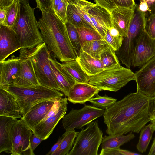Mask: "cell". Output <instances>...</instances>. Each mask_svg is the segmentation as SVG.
Listing matches in <instances>:
<instances>
[{
  "label": "cell",
  "mask_w": 155,
  "mask_h": 155,
  "mask_svg": "<svg viewBox=\"0 0 155 155\" xmlns=\"http://www.w3.org/2000/svg\"><path fill=\"white\" fill-rule=\"evenodd\" d=\"M149 97L137 91L116 101L105 110L103 115L108 135L138 133L150 121Z\"/></svg>",
  "instance_id": "1"
},
{
  "label": "cell",
  "mask_w": 155,
  "mask_h": 155,
  "mask_svg": "<svg viewBox=\"0 0 155 155\" xmlns=\"http://www.w3.org/2000/svg\"><path fill=\"white\" fill-rule=\"evenodd\" d=\"M41 12L38 25L49 50L62 62L76 60L78 54L70 41L65 22L51 8Z\"/></svg>",
  "instance_id": "2"
},
{
  "label": "cell",
  "mask_w": 155,
  "mask_h": 155,
  "mask_svg": "<svg viewBox=\"0 0 155 155\" xmlns=\"http://www.w3.org/2000/svg\"><path fill=\"white\" fill-rule=\"evenodd\" d=\"M20 8L12 27L21 48L32 49L44 42L34 15L35 8L28 0H19Z\"/></svg>",
  "instance_id": "3"
},
{
  "label": "cell",
  "mask_w": 155,
  "mask_h": 155,
  "mask_svg": "<svg viewBox=\"0 0 155 155\" xmlns=\"http://www.w3.org/2000/svg\"><path fill=\"white\" fill-rule=\"evenodd\" d=\"M15 98L24 117L36 104L46 100L62 97L63 94L59 91L40 84L22 86L11 84L3 88Z\"/></svg>",
  "instance_id": "4"
},
{
  "label": "cell",
  "mask_w": 155,
  "mask_h": 155,
  "mask_svg": "<svg viewBox=\"0 0 155 155\" xmlns=\"http://www.w3.org/2000/svg\"><path fill=\"white\" fill-rule=\"evenodd\" d=\"M133 80H135L134 73L120 63L90 77L89 83L101 91L116 92Z\"/></svg>",
  "instance_id": "5"
},
{
  "label": "cell",
  "mask_w": 155,
  "mask_h": 155,
  "mask_svg": "<svg viewBox=\"0 0 155 155\" xmlns=\"http://www.w3.org/2000/svg\"><path fill=\"white\" fill-rule=\"evenodd\" d=\"M35 72L40 85L61 91L51 67L50 51L44 42L30 49Z\"/></svg>",
  "instance_id": "6"
},
{
  "label": "cell",
  "mask_w": 155,
  "mask_h": 155,
  "mask_svg": "<svg viewBox=\"0 0 155 155\" xmlns=\"http://www.w3.org/2000/svg\"><path fill=\"white\" fill-rule=\"evenodd\" d=\"M103 135L98 121L91 122L78 132L68 155H97Z\"/></svg>",
  "instance_id": "7"
},
{
  "label": "cell",
  "mask_w": 155,
  "mask_h": 155,
  "mask_svg": "<svg viewBox=\"0 0 155 155\" xmlns=\"http://www.w3.org/2000/svg\"><path fill=\"white\" fill-rule=\"evenodd\" d=\"M146 21L142 16L135 15L131 21L126 37H123L121 47L116 54L118 59L126 68L132 66L134 50L139 38L146 28Z\"/></svg>",
  "instance_id": "8"
},
{
  "label": "cell",
  "mask_w": 155,
  "mask_h": 155,
  "mask_svg": "<svg viewBox=\"0 0 155 155\" xmlns=\"http://www.w3.org/2000/svg\"><path fill=\"white\" fill-rule=\"evenodd\" d=\"M105 110L94 106L85 105L79 109H72L62 118L63 126L66 130L81 129L103 115Z\"/></svg>",
  "instance_id": "9"
},
{
  "label": "cell",
  "mask_w": 155,
  "mask_h": 155,
  "mask_svg": "<svg viewBox=\"0 0 155 155\" xmlns=\"http://www.w3.org/2000/svg\"><path fill=\"white\" fill-rule=\"evenodd\" d=\"M33 134L31 129L23 118L13 125L10 136L12 144L11 155H34L31 148L30 139Z\"/></svg>",
  "instance_id": "10"
},
{
  "label": "cell",
  "mask_w": 155,
  "mask_h": 155,
  "mask_svg": "<svg viewBox=\"0 0 155 155\" xmlns=\"http://www.w3.org/2000/svg\"><path fill=\"white\" fill-rule=\"evenodd\" d=\"M134 74L137 91L149 97L155 96V56Z\"/></svg>",
  "instance_id": "11"
},
{
  "label": "cell",
  "mask_w": 155,
  "mask_h": 155,
  "mask_svg": "<svg viewBox=\"0 0 155 155\" xmlns=\"http://www.w3.org/2000/svg\"><path fill=\"white\" fill-rule=\"evenodd\" d=\"M68 99L62 98L60 106L49 116L42 120L32 129L33 133L44 140L48 138L67 110Z\"/></svg>",
  "instance_id": "12"
},
{
  "label": "cell",
  "mask_w": 155,
  "mask_h": 155,
  "mask_svg": "<svg viewBox=\"0 0 155 155\" xmlns=\"http://www.w3.org/2000/svg\"><path fill=\"white\" fill-rule=\"evenodd\" d=\"M155 56V39L149 35L145 28L135 48L132 66L141 67Z\"/></svg>",
  "instance_id": "13"
},
{
  "label": "cell",
  "mask_w": 155,
  "mask_h": 155,
  "mask_svg": "<svg viewBox=\"0 0 155 155\" xmlns=\"http://www.w3.org/2000/svg\"><path fill=\"white\" fill-rule=\"evenodd\" d=\"M19 57L20 72L15 83L14 84L22 86L40 84L35 72L30 49H20Z\"/></svg>",
  "instance_id": "14"
},
{
  "label": "cell",
  "mask_w": 155,
  "mask_h": 155,
  "mask_svg": "<svg viewBox=\"0 0 155 155\" xmlns=\"http://www.w3.org/2000/svg\"><path fill=\"white\" fill-rule=\"evenodd\" d=\"M21 48L15 33L12 28L0 25V61Z\"/></svg>",
  "instance_id": "15"
},
{
  "label": "cell",
  "mask_w": 155,
  "mask_h": 155,
  "mask_svg": "<svg viewBox=\"0 0 155 155\" xmlns=\"http://www.w3.org/2000/svg\"><path fill=\"white\" fill-rule=\"evenodd\" d=\"M20 72L19 58L13 55L0 61V88L15 84Z\"/></svg>",
  "instance_id": "16"
},
{
  "label": "cell",
  "mask_w": 155,
  "mask_h": 155,
  "mask_svg": "<svg viewBox=\"0 0 155 155\" xmlns=\"http://www.w3.org/2000/svg\"><path fill=\"white\" fill-rule=\"evenodd\" d=\"M88 14L95 30L104 38L107 30L113 26L110 13L94 4L89 10Z\"/></svg>",
  "instance_id": "17"
},
{
  "label": "cell",
  "mask_w": 155,
  "mask_h": 155,
  "mask_svg": "<svg viewBox=\"0 0 155 155\" xmlns=\"http://www.w3.org/2000/svg\"><path fill=\"white\" fill-rule=\"evenodd\" d=\"M101 90L89 83H76L70 89L68 100L74 104H84Z\"/></svg>",
  "instance_id": "18"
},
{
  "label": "cell",
  "mask_w": 155,
  "mask_h": 155,
  "mask_svg": "<svg viewBox=\"0 0 155 155\" xmlns=\"http://www.w3.org/2000/svg\"><path fill=\"white\" fill-rule=\"evenodd\" d=\"M117 7L110 12L113 26L123 37L127 36L129 25L136 7Z\"/></svg>",
  "instance_id": "19"
},
{
  "label": "cell",
  "mask_w": 155,
  "mask_h": 155,
  "mask_svg": "<svg viewBox=\"0 0 155 155\" xmlns=\"http://www.w3.org/2000/svg\"><path fill=\"white\" fill-rule=\"evenodd\" d=\"M61 97L46 100L36 104L31 108L23 118L32 129L34 126L44 118L55 102Z\"/></svg>",
  "instance_id": "20"
},
{
  "label": "cell",
  "mask_w": 155,
  "mask_h": 155,
  "mask_svg": "<svg viewBox=\"0 0 155 155\" xmlns=\"http://www.w3.org/2000/svg\"><path fill=\"white\" fill-rule=\"evenodd\" d=\"M0 116L23 118L21 109L15 98L2 88H0Z\"/></svg>",
  "instance_id": "21"
},
{
  "label": "cell",
  "mask_w": 155,
  "mask_h": 155,
  "mask_svg": "<svg viewBox=\"0 0 155 155\" xmlns=\"http://www.w3.org/2000/svg\"><path fill=\"white\" fill-rule=\"evenodd\" d=\"M50 64L58 84L65 96L71 87L77 82L55 58H49Z\"/></svg>",
  "instance_id": "22"
},
{
  "label": "cell",
  "mask_w": 155,
  "mask_h": 155,
  "mask_svg": "<svg viewBox=\"0 0 155 155\" xmlns=\"http://www.w3.org/2000/svg\"><path fill=\"white\" fill-rule=\"evenodd\" d=\"M18 120L17 118L0 116V153L12 152L10 133L13 125Z\"/></svg>",
  "instance_id": "23"
},
{
  "label": "cell",
  "mask_w": 155,
  "mask_h": 155,
  "mask_svg": "<svg viewBox=\"0 0 155 155\" xmlns=\"http://www.w3.org/2000/svg\"><path fill=\"white\" fill-rule=\"evenodd\" d=\"M76 60L83 70L89 77L94 75L104 69L99 59L92 57L81 49Z\"/></svg>",
  "instance_id": "24"
},
{
  "label": "cell",
  "mask_w": 155,
  "mask_h": 155,
  "mask_svg": "<svg viewBox=\"0 0 155 155\" xmlns=\"http://www.w3.org/2000/svg\"><path fill=\"white\" fill-rule=\"evenodd\" d=\"M134 135L130 132L126 135H109L103 137L101 142L102 150H109L120 148V147L133 139Z\"/></svg>",
  "instance_id": "25"
},
{
  "label": "cell",
  "mask_w": 155,
  "mask_h": 155,
  "mask_svg": "<svg viewBox=\"0 0 155 155\" xmlns=\"http://www.w3.org/2000/svg\"><path fill=\"white\" fill-rule=\"evenodd\" d=\"M61 64L77 83H89L90 77L76 60L63 62Z\"/></svg>",
  "instance_id": "26"
},
{
  "label": "cell",
  "mask_w": 155,
  "mask_h": 155,
  "mask_svg": "<svg viewBox=\"0 0 155 155\" xmlns=\"http://www.w3.org/2000/svg\"><path fill=\"white\" fill-rule=\"evenodd\" d=\"M109 46L103 39L85 41L81 45V49L92 57L99 59L102 52Z\"/></svg>",
  "instance_id": "27"
},
{
  "label": "cell",
  "mask_w": 155,
  "mask_h": 155,
  "mask_svg": "<svg viewBox=\"0 0 155 155\" xmlns=\"http://www.w3.org/2000/svg\"><path fill=\"white\" fill-rule=\"evenodd\" d=\"M66 21L71 23L77 28L86 27L94 29L82 18L75 5L69 0L67 9Z\"/></svg>",
  "instance_id": "28"
},
{
  "label": "cell",
  "mask_w": 155,
  "mask_h": 155,
  "mask_svg": "<svg viewBox=\"0 0 155 155\" xmlns=\"http://www.w3.org/2000/svg\"><path fill=\"white\" fill-rule=\"evenodd\" d=\"M78 132L74 129L66 130L64 137L59 147L51 155H68L73 147Z\"/></svg>",
  "instance_id": "29"
},
{
  "label": "cell",
  "mask_w": 155,
  "mask_h": 155,
  "mask_svg": "<svg viewBox=\"0 0 155 155\" xmlns=\"http://www.w3.org/2000/svg\"><path fill=\"white\" fill-rule=\"evenodd\" d=\"M155 131V128L151 123L142 128L136 146L139 152L141 153L146 152Z\"/></svg>",
  "instance_id": "30"
},
{
  "label": "cell",
  "mask_w": 155,
  "mask_h": 155,
  "mask_svg": "<svg viewBox=\"0 0 155 155\" xmlns=\"http://www.w3.org/2000/svg\"><path fill=\"white\" fill-rule=\"evenodd\" d=\"M103 38L116 51L119 50L121 46L123 37L117 29L113 26L107 30Z\"/></svg>",
  "instance_id": "31"
},
{
  "label": "cell",
  "mask_w": 155,
  "mask_h": 155,
  "mask_svg": "<svg viewBox=\"0 0 155 155\" xmlns=\"http://www.w3.org/2000/svg\"><path fill=\"white\" fill-rule=\"evenodd\" d=\"M20 8L19 0H15L8 7L5 8L6 16L2 25L12 28L15 24L17 17L18 12Z\"/></svg>",
  "instance_id": "32"
},
{
  "label": "cell",
  "mask_w": 155,
  "mask_h": 155,
  "mask_svg": "<svg viewBox=\"0 0 155 155\" xmlns=\"http://www.w3.org/2000/svg\"><path fill=\"white\" fill-rule=\"evenodd\" d=\"M115 51L110 46L100 54L99 59L103 65L104 69L120 64Z\"/></svg>",
  "instance_id": "33"
},
{
  "label": "cell",
  "mask_w": 155,
  "mask_h": 155,
  "mask_svg": "<svg viewBox=\"0 0 155 155\" xmlns=\"http://www.w3.org/2000/svg\"><path fill=\"white\" fill-rule=\"evenodd\" d=\"M74 3L84 19L94 29H95L89 17L88 11L94 4L86 0H69Z\"/></svg>",
  "instance_id": "34"
},
{
  "label": "cell",
  "mask_w": 155,
  "mask_h": 155,
  "mask_svg": "<svg viewBox=\"0 0 155 155\" xmlns=\"http://www.w3.org/2000/svg\"><path fill=\"white\" fill-rule=\"evenodd\" d=\"M81 45L86 41L103 39V38L96 30L86 27L77 28Z\"/></svg>",
  "instance_id": "35"
},
{
  "label": "cell",
  "mask_w": 155,
  "mask_h": 155,
  "mask_svg": "<svg viewBox=\"0 0 155 155\" xmlns=\"http://www.w3.org/2000/svg\"><path fill=\"white\" fill-rule=\"evenodd\" d=\"M65 23L70 41L78 54L81 49V45L77 28L68 22Z\"/></svg>",
  "instance_id": "36"
},
{
  "label": "cell",
  "mask_w": 155,
  "mask_h": 155,
  "mask_svg": "<svg viewBox=\"0 0 155 155\" xmlns=\"http://www.w3.org/2000/svg\"><path fill=\"white\" fill-rule=\"evenodd\" d=\"M116 101V99L106 95L101 96L97 94L89 101L94 106L105 109L114 104Z\"/></svg>",
  "instance_id": "37"
},
{
  "label": "cell",
  "mask_w": 155,
  "mask_h": 155,
  "mask_svg": "<svg viewBox=\"0 0 155 155\" xmlns=\"http://www.w3.org/2000/svg\"><path fill=\"white\" fill-rule=\"evenodd\" d=\"M100 155H138L136 153L120 148L109 150H101Z\"/></svg>",
  "instance_id": "38"
},
{
  "label": "cell",
  "mask_w": 155,
  "mask_h": 155,
  "mask_svg": "<svg viewBox=\"0 0 155 155\" xmlns=\"http://www.w3.org/2000/svg\"><path fill=\"white\" fill-rule=\"evenodd\" d=\"M68 0H62L54 11L57 15L64 22L66 21V14Z\"/></svg>",
  "instance_id": "39"
},
{
  "label": "cell",
  "mask_w": 155,
  "mask_h": 155,
  "mask_svg": "<svg viewBox=\"0 0 155 155\" xmlns=\"http://www.w3.org/2000/svg\"><path fill=\"white\" fill-rule=\"evenodd\" d=\"M146 29L149 35L155 39V14L150 15L147 19Z\"/></svg>",
  "instance_id": "40"
},
{
  "label": "cell",
  "mask_w": 155,
  "mask_h": 155,
  "mask_svg": "<svg viewBox=\"0 0 155 155\" xmlns=\"http://www.w3.org/2000/svg\"><path fill=\"white\" fill-rule=\"evenodd\" d=\"M96 4L109 11L110 13L117 7L114 0H94Z\"/></svg>",
  "instance_id": "41"
},
{
  "label": "cell",
  "mask_w": 155,
  "mask_h": 155,
  "mask_svg": "<svg viewBox=\"0 0 155 155\" xmlns=\"http://www.w3.org/2000/svg\"><path fill=\"white\" fill-rule=\"evenodd\" d=\"M114 1L117 7L132 8L137 4L134 0H114Z\"/></svg>",
  "instance_id": "42"
},
{
  "label": "cell",
  "mask_w": 155,
  "mask_h": 155,
  "mask_svg": "<svg viewBox=\"0 0 155 155\" xmlns=\"http://www.w3.org/2000/svg\"><path fill=\"white\" fill-rule=\"evenodd\" d=\"M37 8L41 11L46 9L51 8L52 0H35Z\"/></svg>",
  "instance_id": "43"
},
{
  "label": "cell",
  "mask_w": 155,
  "mask_h": 155,
  "mask_svg": "<svg viewBox=\"0 0 155 155\" xmlns=\"http://www.w3.org/2000/svg\"><path fill=\"white\" fill-rule=\"evenodd\" d=\"M149 115L151 120L155 119V96L149 97Z\"/></svg>",
  "instance_id": "44"
},
{
  "label": "cell",
  "mask_w": 155,
  "mask_h": 155,
  "mask_svg": "<svg viewBox=\"0 0 155 155\" xmlns=\"http://www.w3.org/2000/svg\"><path fill=\"white\" fill-rule=\"evenodd\" d=\"M43 140L33 133L30 139L31 148L32 152H34L35 149Z\"/></svg>",
  "instance_id": "45"
},
{
  "label": "cell",
  "mask_w": 155,
  "mask_h": 155,
  "mask_svg": "<svg viewBox=\"0 0 155 155\" xmlns=\"http://www.w3.org/2000/svg\"><path fill=\"white\" fill-rule=\"evenodd\" d=\"M64 137V135L63 134L62 136L58 139L57 141L53 146L50 150L46 154V155H51L55 151L60 145Z\"/></svg>",
  "instance_id": "46"
},
{
  "label": "cell",
  "mask_w": 155,
  "mask_h": 155,
  "mask_svg": "<svg viewBox=\"0 0 155 155\" xmlns=\"http://www.w3.org/2000/svg\"><path fill=\"white\" fill-rule=\"evenodd\" d=\"M146 3L148 7V12L150 15L155 14V0H147Z\"/></svg>",
  "instance_id": "47"
},
{
  "label": "cell",
  "mask_w": 155,
  "mask_h": 155,
  "mask_svg": "<svg viewBox=\"0 0 155 155\" xmlns=\"http://www.w3.org/2000/svg\"><path fill=\"white\" fill-rule=\"evenodd\" d=\"M138 8L140 11L145 12L149 10L147 4L144 0H140V3L138 6Z\"/></svg>",
  "instance_id": "48"
},
{
  "label": "cell",
  "mask_w": 155,
  "mask_h": 155,
  "mask_svg": "<svg viewBox=\"0 0 155 155\" xmlns=\"http://www.w3.org/2000/svg\"><path fill=\"white\" fill-rule=\"evenodd\" d=\"M14 1L15 0H0V9L6 8Z\"/></svg>",
  "instance_id": "49"
},
{
  "label": "cell",
  "mask_w": 155,
  "mask_h": 155,
  "mask_svg": "<svg viewBox=\"0 0 155 155\" xmlns=\"http://www.w3.org/2000/svg\"><path fill=\"white\" fill-rule=\"evenodd\" d=\"M6 16L5 8L0 9V25H2L4 22Z\"/></svg>",
  "instance_id": "50"
},
{
  "label": "cell",
  "mask_w": 155,
  "mask_h": 155,
  "mask_svg": "<svg viewBox=\"0 0 155 155\" xmlns=\"http://www.w3.org/2000/svg\"><path fill=\"white\" fill-rule=\"evenodd\" d=\"M148 155H155V138H154L151 148L150 149Z\"/></svg>",
  "instance_id": "51"
},
{
  "label": "cell",
  "mask_w": 155,
  "mask_h": 155,
  "mask_svg": "<svg viewBox=\"0 0 155 155\" xmlns=\"http://www.w3.org/2000/svg\"><path fill=\"white\" fill-rule=\"evenodd\" d=\"M151 123H152L155 128V119L150 120Z\"/></svg>",
  "instance_id": "52"
},
{
  "label": "cell",
  "mask_w": 155,
  "mask_h": 155,
  "mask_svg": "<svg viewBox=\"0 0 155 155\" xmlns=\"http://www.w3.org/2000/svg\"><path fill=\"white\" fill-rule=\"evenodd\" d=\"M145 0V1L146 2V1H147V0Z\"/></svg>",
  "instance_id": "53"
},
{
  "label": "cell",
  "mask_w": 155,
  "mask_h": 155,
  "mask_svg": "<svg viewBox=\"0 0 155 155\" xmlns=\"http://www.w3.org/2000/svg\"></svg>",
  "instance_id": "54"
},
{
  "label": "cell",
  "mask_w": 155,
  "mask_h": 155,
  "mask_svg": "<svg viewBox=\"0 0 155 155\" xmlns=\"http://www.w3.org/2000/svg\"></svg>",
  "instance_id": "55"
},
{
  "label": "cell",
  "mask_w": 155,
  "mask_h": 155,
  "mask_svg": "<svg viewBox=\"0 0 155 155\" xmlns=\"http://www.w3.org/2000/svg\"></svg>",
  "instance_id": "56"
}]
</instances>
